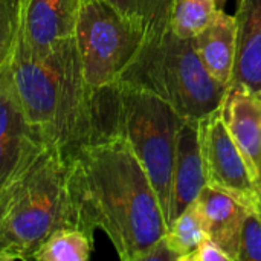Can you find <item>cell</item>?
I'll return each mask as SVG.
<instances>
[{"mask_svg": "<svg viewBox=\"0 0 261 261\" xmlns=\"http://www.w3.org/2000/svg\"><path fill=\"white\" fill-rule=\"evenodd\" d=\"M67 187L76 226L102 231L122 261H142L168 226L156 190L119 133L78 148L67 159Z\"/></svg>", "mask_w": 261, "mask_h": 261, "instance_id": "1", "label": "cell"}, {"mask_svg": "<svg viewBox=\"0 0 261 261\" xmlns=\"http://www.w3.org/2000/svg\"><path fill=\"white\" fill-rule=\"evenodd\" d=\"M11 70L34 132L66 161L107 135L99 90L86 81L73 37L43 50L28 47L18 37Z\"/></svg>", "mask_w": 261, "mask_h": 261, "instance_id": "2", "label": "cell"}, {"mask_svg": "<svg viewBox=\"0 0 261 261\" xmlns=\"http://www.w3.org/2000/svg\"><path fill=\"white\" fill-rule=\"evenodd\" d=\"M76 226L67 161L41 142L0 185V261H28L58 228Z\"/></svg>", "mask_w": 261, "mask_h": 261, "instance_id": "3", "label": "cell"}, {"mask_svg": "<svg viewBox=\"0 0 261 261\" xmlns=\"http://www.w3.org/2000/svg\"><path fill=\"white\" fill-rule=\"evenodd\" d=\"M118 83L153 92L184 119H202L214 112L228 89L205 69L193 38L177 37L170 20L150 29Z\"/></svg>", "mask_w": 261, "mask_h": 261, "instance_id": "4", "label": "cell"}, {"mask_svg": "<svg viewBox=\"0 0 261 261\" xmlns=\"http://www.w3.org/2000/svg\"><path fill=\"white\" fill-rule=\"evenodd\" d=\"M110 133L122 135L144 165L159 197L167 226L177 133L184 118L161 96L130 84L99 89Z\"/></svg>", "mask_w": 261, "mask_h": 261, "instance_id": "5", "label": "cell"}, {"mask_svg": "<svg viewBox=\"0 0 261 261\" xmlns=\"http://www.w3.org/2000/svg\"><path fill=\"white\" fill-rule=\"evenodd\" d=\"M150 29L107 0H81L73 38L89 86L98 90L116 84Z\"/></svg>", "mask_w": 261, "mask_h": 261, "instance_id": "6", "label": "cell"}, {"mask_svg": "<svg viewBox=\"0 0 261 261\" xmlns=\"http://www.w3.org/2000/svg\"><path fill=\"white\" fill-rule=\"evenodd\" d=\"M199 144L206 185L255 210L261 202L257 180L229 133L220 107L199 119Z\"/></svg>", "mask_w": 261, "mask_h": 261, "instance_id": "7", "label": "cell"}, {"mask_svg": "<svg viewBox=\"0 0 261 261\" xmlns=\"http://www.w3.org/2000/svg\"><path fill=\"white\" fill-rule=\"evenodd\" d=\"M41 142L26 118L9 58L0 69V185L20 168Z\"/></svg>", "mask_w": 261, "mask_h": 261, "instance_id": "8", "label": "cell"}, {"mask_svg": "<svg viewBox=\"0 0 261 261\" xmlns=\"http://www.w3.org/2000/svg\"><path fill=\"white\" fill-rule=\"evenodd\" d=\"M81 0H21L20 40L43 50L72 38Z\"/></svg>", "mask_w": 261, "mask_h": 261, "instance_id": "9", "label": "cell"}, {"mask_svg": "<svg viewBox=\"0 0 261 261\" xmlns=\"http://www.w3.org/2000/svg\"><path fill=\"white\" fill-rule=\"evenodd\" d=\"M220 109L229 133L257 180L261 165V90L245 84L228 86Z\"/></svg>", "mask_w": 261, "mask_h": 261, "instance_id": "10", "label": "cell"}, {"mask_svg": "<svg viewBox=\"0 0 261 261\" xmlns=\"http://www.w3.org/2000/svg\"><path fill=\"white\" fill-rule=\"evenodd\" d=\"M205 185L206 179L199 144V119H185L176 142L168 226L188 205L196 202Z\"/></svg>", "mask_w": 261, "mask_h": 261, "instance_id": "11", "label": "cell"}, {"mask_svg": "<svg viewBox=\"0 0 261 261\" xmlns=\"http://www.w3.org/2000/svg\"><path fill=\"white\" fill-rule=\"evenodd\" d=\"M196 200L206 236L229 255L231 261L237 260L243 223L251 210L232 196L208 185L203 187Z\"/></svg>", "mask_w": 261, "mask_h": 261, "instance_id": "12", "label": "cell"}, {"mask_svg": "<svg viewBox=\"0 0 261 261\" xmlns=\"http://www.w3.org/2000/svg\"><path fill=\"white\" fill-rule=\"evenodd\" d=\"M193 41L205 69L228 87L232 81L237 54L236 15L225 12V9H217L211 21Z\"/></svg>", "mask_w": 261, "mask_h": 261, "instance_id": "13", "label": "cell"}, {"mask_svg": "<svg viewBox=\"0 0 261 261\" xmlns=\"http://www.w3.org/2000/svg\"><path fill=\"white\" fill-rule=\"evenodd\" d=\"M237 54L232 84L261 90V0H237Z\"/></svg>", "mask_w": 261, "mask_h": 261, "instance_id": "14", "label": "cell"}, {"mask_svg": "<svg viewBox=\"0 0 261 261\" xmlns=\"http://www.w3.org/2000/svg\"><path fill=\"white\" fill-rule=\"evenodd\" d=\"M93 251V234L80 226L55 229L34 252V261H87Z\"/></svg>", "mask_w": 261, "mask_h": 261, "instance_id": "15", "label": "cell"}, {"mask_svg": "<svg viewBox=\"0 0 261 261\" xmlns=\"http://www.w3.org/2000/svg\"><path fill=\"white\" fill-rule=\"evenodd\" d=\"M165 240L177 260L184 261L208 237L197 200L188 205L168 226Z\"/></svg>", "mask_w": 261, "mask_h": 261, "instance_id": "16", "label": "cell"}, {"mask_svg": "<svg viewBox=\"0 0 261 261\" xmlns=\"http://www.w3.org/2000/svg\"><path fill=\"white\" fill-rule=\"evenodd\" d=\"M216 0H171L170 26L180 38H194L217 11Z\"/></svg>", "mask_w": 261, "mask_h": 261, "instance_id": "17", "label": "cell"}, {"mask_svg": "<svg viewBox=\"0 0 261 261\" xmlns=\"http://www.w3.org/2000/svg\"><path fill=\"white\" fill-rule=\"evenodd\" d=\"M124 14L156 29L170 20L171 0H107Z\"/></svg>", "mask_w": 261, "mask_h": 261, "instance_id": "18", "label": "cell"}, {"mask_svg": "<svg viewBox=\"0 0 261 261\" xmlns=\"http://www.w3.org/2000/svg\"><path fill=\"white\" fill-rule=\"evenodd\" d=\"M21 24V0H0V69L11 58Z\"/></svg>", "mask_w": 261, "mask_h": 261, "instance_id": "19", "label": "cell"}, {"mask_svg": "<svg viewBox=\"0 0 261 261\" xmlns=\"http://www.w3.org/2000/svg\"><path fill=\"white\" fill-rule=\"evenodd\" d=\"M236 261H261V202L249 211L243 223Z\"/></svg>", "mask_w": 261, "mask_h": 261, "instance_id": "20", "label": "cell"}, {"mask_svg": "<svg viewBox=\"0 0 261 261\" xmlns=\"http://www.w3.org/2000/svg\"><path fill=\"white\" fill-rule=\"evenodd\" d=\"M184 261H231V258L216 242L206 237Z\"/></svg>", "mask_w": 261, "mask_h": 261, "instance_id": "21", "label": "cell"}, {"mask_svg": "<svg viewBox=\"0 0 261 261\" xmlns=\"http://www.w3.org/2000/svg\"><path fill=\"white\" fill-rule=\"evenodd\" d=\"M142 261H179L176 254L171 251V248L168 246L165 237L159 239L151 249L145 254L144 260Z\"/></svg>", "mask_w": 261, "mask_h": 261, "instance_id": "22", "label": "cell"}, {"mask_svg": "<svg viewBox=\"0 0 261 261\" xmlns=\"http://www.w3.org/2000/svg\"><path fill=\"white\" fill-rule=\"evenodd\" d=\"M226 2H228V0H216V5H217L219 9H223L225 5H226Z\"/></svg>", "mask_w": 261, "mask_h": 261, "instance_id": "23", "label": "cell"}, {"mask_svg": "<svg viewBox=\"0 0 261 261\" xmlns=\"http://www.w3.org/2000/svg\"><path fill=\"white\" fill-rule=\"evenodd\" d=\"M257 185H258V190H260V194H261V165H260V171H258V179H257Z\"/></svg>", "mask_w": 261, "mask_h": 261, "instance_id": "24", "label": "cell"}]
</instances>
